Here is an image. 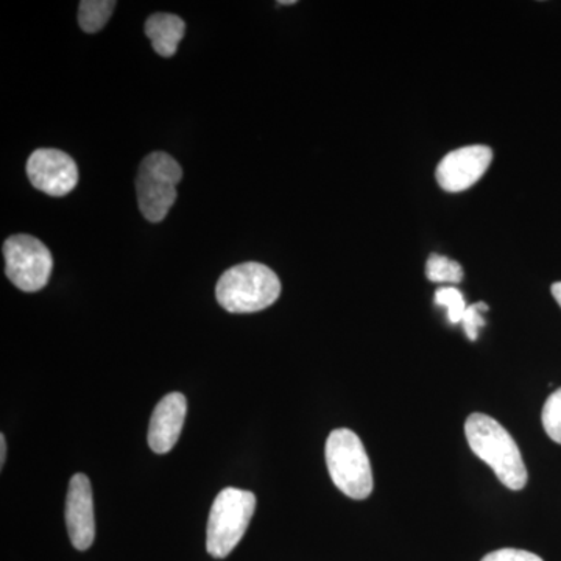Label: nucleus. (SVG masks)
Returning <instances> with one entry per match:
<instances>
[{
  "label": "nucleus",
  "instance_id": "1",
  "mask_svg": "<svg viewBox=\"0 0 561 561\" xmlns=\"http://www.w3.org/2000/svg\"><path fill=\"white\" fill-rule=\"evenodd\" d=\"M465 435L471 451L493 470L507 489L523 490L527 468L511 432L485 413H472L465 423Z\"/></svg>",
  "mask_w": 561,
  "mask_h": 561
},
{
  "label": "nucleus",
  "instance_id": "2",
  "mask_svg": "<svg viewBox=\"0 0 561 561\" xmlns=\"http://www.w3.org/2000/svg\"><path fill=\"white\" fill-rule=\"evenodd\" d=\"M280 295L278 275L260 262L228 268L217 280L216 298L225 311L253 313L271 308Z\"/></svg>",
  "mask_w": 561,
  "mask_h": 561
},
{
  "label": "nucleus",
  "instance_id": "3",
  "mask_svg": "<svg viewBox=\"0 0 561 561\" xmlns=\"http://www.w3.org/2000/svg\"><path fill=\"white\" fill-rule=\"evenodd\" d=\"M256 512V496L251 491L225 489L210 507L206 529V551L214 559H225L234 551Z\"/></svg>",
  "mask_w": 561,
  "mask_h": 561
},
{
  "label": "nucleus",
  "instance_id": "4",
  "mask_svg": "<svg viewBox=\"0 0 561 561\" xmlns=\"http://www.w3.org/2000/svg\"><path fill=\"white\" fill-rule=\"evenodd\" d=\"M328 471L334 485L351 500H367L373 491L370 459L364 443L350 430L332 431L324 446Z\"/></svg>",
  "mask_w": 561,
  "mask_h": 561
},
{
  "label": "nucleus",
  "instance_id": "5",
  "mask_svg": "<svg viewBox=\"0 0 561 561\" xmlns=\"http://www.w3.org/2000/svg\"><path fill=\"white\" fill-rule=\"evenodd\" d=\"M183 169L175 158L164 151H153L140 162L136 176V195L144 219L160 224L176 201V186Z\"/></svg>",
  "mask_w": 561,
  "mask_h": 561
},
{
  "label": "nucleus",
  "instance_id": "6",
  "mask_svg": "<svg viewBox=\"0 0 561 561\" xmlns=\"http://www.w3.org/2000/svg\"><path fill=\"white\" fill-rule=\"evenodd\" d=\"M7 278L22 291L33 294L49 283L54 260L49 249L31 234L10 236L3 243Z\"/></svg>",
  "mask_w": 561,
  "mask_h": 561
},
{
  "label": "nucleus",
  "instance_id": "7",
  "mask_svg": "<svg viewBox=\"0 0 561 561\" xmlns=\"http://www.w3.org/2000/svg\"><path fill=\"white\" fill-rule=\"evenodd\" d=\"M27 175L36 190L50 197H65L79 183L76 161L57 149L33 151L27 161Z\"/></svg>",
  "mask_w": 561,
  "mask_h": 561
},
{
  "label": "nucleus",
  "instance_id": "8",
  "mask_svg": "<svg viewBox=\"0 0 561 561\" xmlns=\"http://www.w3.org/2000/svg\"><path fill=\"white\" fill-rule=\"evenodd\" d=\"M491 161H493V150L490 147H461L443 158L435 176L442 190L457 194L474 186L485 175Z\"/></svg>",
  "mask_w": 561,
  "mask_h": 561
},
{
  "label": "nucleus",
  "instance_id": "9",
  "mask_svg": "<svg viewBox=\"0 0 561 561\" xmlns=\"http://www.w3.org/2000/svg\"><path fill=\"white\" fill-rule=\"evenodd\" d=\"M66 527L77 551H88L95 538L94 500L90 479L77 472L66 497Z\"/></svg>",
  "mask_w": 561,
  "mask_h": 561
},
{
  "label": "nucleus",
  "instance_id": "10",
  "mask_svg": "<svg viewBox=\"0 0 561 561\" xmlns=\"http://www.w3.org/2000/svg\"><path fill=\"white\" fill-rule=\"evenodd\" d=\"M187 401L184 394L169 393L154 408L149 424V446L151 451L168 454L179 442L186 420Z\"/></svg>",
  "mask_w": 561,
  "mask_h": 561
},
{
  "label": "nucleus",
  "instance_id": "11",
  "mask_svg": "<svg viewBox=\"0 0 561 561\" xmlns=\"http://www.w3.org/2000/svg\"><path fill=\"white\" fill-rule=\"evenodd\" d=\"M186 24L180 16L169 13L151 14L146 22V35L151 41V47L162 58H171L179 50V44L184 38Z\"/></svg>",
  "mask_w": 561,
  "mask_h": 561
},
{
  "label": "nucleus",
  "instance_id": "12",
  "mask_svg": "<svg viewBox=\"0 0 561 561\" xmlns=\"http://www.w3.org/2000/svg\"><path fill=\"white\" fill-rule=\"evenodd\" d=\"M114 0H83L79 5V25L84 33L101 32L116 9Z\"/></svg>",
  "mask_w": 561,
  "mask_h": 561
},
{
  "label": "nucleus",
  "instance_id": "13",
  "mask_svg": "<svg viewBox=\"0 0 561 561\" xmlns=\"http://www.w3.org/2000/svg\"><path fill=\"white\" fill-rule=\"evenodd\" d=\"M426 276L432 283L459 284L463 279V268L457 261L442 254H431L426 262Z\"/></svg>",
  "mask_w": 561,
  "mask_h": 561
},
{
  "label": "nucleus",
  "instance_id": "14",
  "mask_svg": "<svg viewBox=\"0 0 561 561\" xmlns=\"http://www.w3.org/2000/svg\"><path fill=\"white\" fill-rule=\"evenodd\" d=\"M435 305L448 309V320L453 324L461 323L468 308L463 294L453 286L440 287L435 291Z\"/></svg>",
  "mask_w": 561,
  "mask_h": 561
},
{
  "label": "nucleus",
  "instance_id": "15",
  "mask_svg": "<svg viewBox=\"0 0 561 561\" xmlns=\"http://www.w3.org/2000/svg\"><path fill=\"white\" fill-rule=\"evenodd\" d=\"M541 419L546 434L561 445V389L553 391L545 402Z\"/></svg>",
  "mask_w": 561,
  "mask_h": 561
},
{
  "label": "nucleus",
  "instance_id": "16",
  "mask_svg": "<svg viewBox=\"0 0 561 561\" xmlns=\"http://www.w3.org/2000/svg\"><path fill=\"white\" fill-rule=\"evenodd\" d=\"M486 311H489V306L485 302H474V305L468 306L467 311H465L461 324H463L465 334L470 341H478L479 331L485 327L483 313Z\"/></svg>",
  "mask_w": 561,
  "mask_h": 561
},
{
  "label": "nucleus",
  "instance_id": "17",
  "mask_svg": "<svg viewBox=\"0 0 561 561\" xmlns=\"http://www.w3.org/2000/svg\"><path fill=\"white\" fill-rule=\"evenodd\" d=\"M481 561H542V559L537 553L523 551V549L505 548L490 552Z\"/></svg>",
  "mask_w": 561,
  "mask_h": 561
},
{
  "label": "nucleus",
  "instance_id": "18",
  "mask_svg": "<svg viewBox=\"0 0 561 561\" xmlns=\"http://www.w3.org/2000/svg\"><path fill=\"white\" fill-rule=\"evenodd\" d=\"M7 460V440L5 435H0V467L3 468Z\"/></svg>",
  "mask_w": 561,
  "mask_h": 561
},
{
  "label": "nucleus",
  "instance_id": "19",
  "mask_svg": "<svg viewBox=\"0 0 561 561\" xmlns=\"http://www.w3.org/2000/svg\"><path fill=\"white\" fill-rule=\"evenodd\" d=\"M551 290L553 298H556L557 302H559L561 308V280L560 283L552 284Z\"/></svg>",
  "mask_w": 561,
  "mask_h": 561
},
{
  "label": "nucleus",
  "instance_id": "20",
  "mask_svg": "<svg viewBox=\"0 0 561 561\" xmlns=\"http://www.w3.org/2000/svg\"><path fill=\"white\" fill-rule=\"evenodd\" d=\"M295 0H280L279 5H294Z\"/></svg>",
  "mask_w": 561,
  "mask_h": 561
}]
</instances>
